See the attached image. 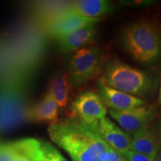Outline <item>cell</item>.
<instances>
[{"mask_svg":"<svg viewBox=\"0 0 161 161\" xmlns=\"http://www.w3.org/2000/svg\"><path fill=\"white\" fill-rule=\"evenodd\" d=\"M98 96L107 108L115 111H125L145 104L141 98L107 86L100 80L98 83Z\"/></svg>","mask_w":161,"mask_h":161,"instance_id":"9","label":"cell"},{"mask_svg":"<svg viewBox=\"0 0 161 161\" xmlns=\"http://www.w3.org/2000/svg\"><path fill=\"white\" fill-rule=\"evenodd\" d=\"M101 56V50L95 46H86L72 52L68 59V75L72 85H82L97 74Z\"/></svg>","mask_w":161,"mask_h":161,"instance_id":"4","label":"cell"},{"mask_svg":"<svg viewBox=\"0 0 161 161\" xmlns=\"http://www.w3.org/2000/svg\"><path fill=\"white\" fill-rule=\"evenodd\" d=\"M59 109L57 102L47 92L41 100L29 108L26 116L32 122L49 123L50 125L60 120Z\"/></svg>","mask_w":161,"mask_h":161,"instance_id":"13","label":"cell"},{"mask_svg":"<svg viewBox=\"0 0 161 161\" xmlns=\"http://www.w3.org/2000/svg\"><path fill=\"white\" fill-rule=\"evenodd\" d=\"M122 43L133 59L142 64H152L161 56V29L151 20L134 22L125 29Z\"/></svg>","mask_w":161,"mask_h":161,"instance_id":"2","label":"cell"},{"mask_svg":"<svg viewBox=\"0 0 161 161\" xmlns=\"http://www.w3.org/2000/svg\"><path fill=\"white\" fill-rule=\"evenodd\" d=\"M17 151L11 143H0V161H14Z\"/></svg>","mask_w":161,"mask_h":161,"instance_id":"16","label":"cell"},{"mask_svg":"<svg viewBox=\"0 0 161 161\" xmlns=\"http://www.w3.org/2000/svg\"><path fill=\"white\" fill-rule=\"evenodd\" d=\"M108 114L125 132L128 134H134L137 130L150 126L151 122L155 116L156 108L152 105L145 104L125 111L109 110Z\"/></svg>","mask_w":161,"mask_h":161,"instance_id":"6","label":"cell"},{"mask_svg":"<svg viewBox=\"0 0 161 161\" xmlns=\"http://www.w3.org/2000/svg\"><path fill=\"white\" fill-rule=\"evenodd\" d=\"M48 134L73 161H99L100 154L110 148L93 127L71 119L50 125Z\"/></svg>","mask_w":161,"mask_h":161,"instance_id":"1","label":"cell"},{"mask_svg":"<svg viewBox=\"0 0 161 161\" xmlns=\"http://www.w3.org/2000/svg\"><path fill=\"white\" fill-rule=\"evenodd\" d=\"M14 161H30V160L26 158V157H25L24 155H23V154H20V153L17 152V154H16L15 156Z\"/></svg>","mask_w":161,"mask_h":161,"instance_id":"19","label":"cell"},{"mask_svg":"<svg viewBox=\"0 0 161 161\" xmlns=\"http://www.w3.org/2000/svg\"><path fill=\"white\" fill-rule=\"evenodd\" d=\"M99 19H90L77 14L69 9L54 19L47 23L48 31L55 39L67 35L90 25L97 24Z\"/></svg>","mask_w":161,"mask_h":161,"instance_id":"8","label":"cell"},{"mask_svg":"<svg viewBox=\"0 0 161 161\" xmlns=\"http://www.w3.org/2000/svg\"><path fill=\"white\" fill-rule=\"evenodd\" d=\"M96 25H90L57 39L60 50L72 53L92 43L96 35Z\"/></svg>","mask_w":161,"mask_h":161,"instance_id":"11","label":"cell"},{"mask_svg":"<svg viewBox=\"0 0 161 161\" xmlns=\"http://www.w3.org/2000/svg\"><path fill=\"white\" fill-rule=\"evenodd\" d=\"M93 127L98 134L113 149L120 153L130 150V136L109 118L104 117Z\"/></svg>","mask_w":161,"mask_h":161,"instance_id":"10","label":"cell"},{"mask_svg":"<svg viewBox=\"0 0 161 161\" xmlns=\"http://www.w3.org/2000/svg\"><path fill=\"white\" fill-rule=\"evenodd\" d=\"M158 103L161 105V75L160 79V88H159V93H158Z\"/></svg>","mask_w":161,"mask_h":161,"instance_id":"21","label":"cell"},{"mask_svg":"<svg viewBox=\"0 0 161 161\" xmlns=\"http://www.w3.org/2000/svg\"><path fill=\"white\" fill-rule=\"evenodd\" d=\"M161 144L159 135L150 126L137 130L130 137V150L155 158Z\"/></svg>","mask_w":161,"mask_h":161,"instance_id":"12","label":"cell"},{"mask_svg":"<svg viewBox=\"0 0 161 161\" xmlns=\"http://www.w3.org/2000/svg\"><path fill=\"white\" fill-rule=\"evenodd\" d=\"M108 114L107 107L98 93L87 90L76 96L68 110V119L94 126Z\"/></svg>","mask_w":161,"mask_h":161,"instance_id":"5","label":"cell"},{"mask_svg":"<svg viewBox=\"0 0 161 161\" xmlns=\"http://www.w3.org/2000/svg\"><path fill=\"white\" fill-rule=\"evenodd\" d=\"M102 80L110 87L138 98L152 86V80L146 72L117 60L107 64Z\"/></svg>","mask_w":161,"mask_h":161,"instance_id":"3","label":"cell"},{"mask_svg":"<svg viewBox=\"0 0 161 161\" xmlns=\"http://www.w3.org/2000/svg\"><path fill=\"white\" fill-rule=\"evenodd\" d=\"M99 161H126L124 157L110 147L98 156Z\"/></svg>","mask_w":161,"mask_h":161,"instance_id":"17","label":"cell"},{"mask_svg":"<svg viewBox=\"0 0 161 161\" xmlns=\"http://www.w3.org/2000/svg\"><path fill=\"white\" fill-rule=\"evenodd\" d=\"M72 86L68 74L61 72L51 78L47 92L57 102L60 108H64L70 100Z\"/></svg>","mask_w":161,"mask_h":161,"instance_id":"15","label":"cell"},{"mask_svg":"<svg viewBox=\"0 0 161 161\" xmlns=\"http://www.w3.org/2000/svg\"><path fill=\"white\" fill-rule=\"evenodd\" d=\"M69 10L82 17L100 19L114 10V5L105 0H78L69 3Z\"/></svg>","mask_w":161,"mask_h":161,"instance_id":"14","label":"cell"},{"mask_svg":"<svg viewBox=\"0 0 161 161\" xmlns=\"http://www.w3.org/2000/svg\"><path fill=\"white\" fill-rule=\"evenodd\" d=\"M122 155L124 157L126 161H154V159L150 157L132 150L124 152Z\"/></svg>","mask_w":161,"mask_h":161,"instance_id":"18","label":"cell"},{"mask_svg":"<svg viewBox=\"0 0 161 161\" xmlns=\"http://www.w3.org/2000/svg\"><path fill=\"white\" fill-rule=\"evenodd\" d=\"M158 134L160 137L161 138V117L159 120L158 122Z\"/></svg>","mask_w":161,"mask_h":161,"instance_id":"22","label":"cell"},{"mask_svg":"<svg viewBox=\"0 0 161 161\" xmlns=\"http://www.w3.org/2000/svg\"><path fill=\"white\" fill-rule=\"evenodd\" d=\"M11 143L30 161H68L51 142L41 139L28 137Z\"/></svg>","mask_w":161,"mask_h":161,"instance_id":"7","label":"cell"},{"mask_svg":"<svg viewBox=\"0 0 161 161\" xmlns=\"http://www.w3.org/2000/svg\"><path fill=\"white\" fill-rule=\"evenodd\" d=\"M154 161H161V144L160 148H159L158 154H157L155 158H154Z\"/></svg>","mask_w":161,"mask_h":161,"instance_id":"20","label":"cell"}]
</instances>
